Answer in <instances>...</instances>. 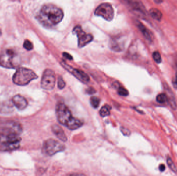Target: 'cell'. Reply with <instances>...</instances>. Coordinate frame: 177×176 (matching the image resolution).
<instances>
[{
  "label": "cell",
  "mask_w": 177,
  "mask_h": 176,
  "mask_svg": "<svg viewBox=\"0 0 177 176\" xmlns=\"http://www.w3.org/2000/svg\"><path fill=\"white\" fill-rule=\"evenodd\" d=\"M137 25L138 28H139L140 31L143 33L144 37L148 40V41L151 42L152 40V37L151 33L150 32L149 30L147 28L144 26L143 24H142L141 22L139 21L137 22Z\"/></svg>",
  "instance_id": "obj_13"
},
{
  "label": "cell",
  "mask_w": 177,
  "mask_h": 176,
  "mask_svg": "<svg viewBox=\"0 0 177 176\" xmlns=\"http://www.w3.org/2000/svg\"><path fill=\"white\" fill-rule=\"evenodd\" d=\"M20 64V57L17 52L7 49L0 53V66L6 68H16Z\"/></svg>",
  "instance_id": "obj_3"
},
{
  "label": "cell",
  "mask_w": 177,
  "mask_h": 176,
  "mask_svg": "<svg viewBox=\"0 0 177 176\" xmlns=\"http://www.w3.org/2000/svg\"><path fill=\"white\" fill-rule=\"evenodd\" d=\"M167 165L169 166V168H170V169L172 171H173L174 173H177V168L175 166V164L174 163V162L172 161V159L170 157H168L167 159Z\"/></svg>",
  "instance_id": "obj_18"
},
{
  "label": "cell",
  "mask_w": 177,
  "mask_h": 176,
  "mask_svg": "<svg viewBox=\"0 0 177 176\" xmlns=\"http://www.w3.org/2000/svg\"><path fill=\"white\" fill-rule=\"evenodd\" d=\"M1 35V29H0V36Z\"/></svg>",
  "instance_id": "obj_29"
},
{
  "label": "cell",
  "mask_w": 177,
  "mask_h": 176,
  "mask_svg": "<svg viewBox=\"0 0 177 176\" xmlns=\"http://www.w3.org/2000/svg\"><path fill=\"white\" fill-rule=\"evenodd\" d=\"M55 113L58 122L69 130L77 129L83 126V122L74 117L71 110L64 103H59L57 104Z\"/></svg>",
  "instance_id": "obj_2"
},
{
  "label": "cell",
  "mask_w": 177,
  "mask_h": 176,
  "mask_svg": "<svg viewBox=\"0 0 177 176\" xmlns=\"http://www.w3.org/2000/svg\"><path fill=\"white\" fill-rule=\"evenodd\" d=\"M150 15L154 19L160 21L162 18V13L158 9L153 8L150 10Z\"/></svg>",
  "instance_id": "obj_14"
},
{
  "label": "cell",
  "mask_w": 177,
  "mask_h": 176,
  "mask_svg": "<svg viewBox=\"0 0 177 176\" xmlns=\"http://www.w3.org/2000/svg\"><path fill=\"white\" fill-rule=\"evenodd\" d=\"M52 130L57 137L62 142H66L67 140V137L64 132L62 128L58 124H54L52 126Z\"/></svg>",
  "instance_id": "obj_12"
},
{
  "label": "cell",
  "mask_w": 177,
  "mask_h": 176,
  "mask_svg": "<svg viewBox=\"0 0 177 176\" xmlns=\"http://www.w3.org/2000/svg\"><path fill=\"white\" fill-rule=\"evenodd\" d=\"M121 132L125 135H129L131 134V132L129 131V130L127 129H126V128H123V127L121 128Z\"/></svg>",
  "instance_id": "obj_23"
},
{
  "label": "cell",
  "mask_w": 177,
  "mask_h": 176,
  "mask_svg": "<svg viewBox=\"0 0 177 176\" xmlns=\"http://www.w3.org/2000/svg\"><path fill=\"white\" fill-rule=\"evenodd\" d=\"M118 93L122 96H127L129 95V92L126 89L123 87H119L118 90Z\"/></svg>",
  "instance_id": "obj_21"
},
{
  "label": "cell",
  "mask_w": 177,
  "mask_h": 176,
  "mask_svg": "<svg viewBox=\"0 0 177 176\" xmlns=\"http://www.w3.org/2000/svg\"><path fill=\"white\" fill-rule=\"evenodd\" d=\"M172 84H173V86L175 88H177V75L175 79H174L173 81H172Z\"/></svg>",
  "instance_id": "obj_26"
},
{
  "label": "cell",
  "mask_w": 177,
  "mask_h": 176,
  "mask_svg": "<svg viewBox=\"0 0 177 176\" xmlns=\"http://www.w3.org/2000/svg\"><path fill=\"white\" fill-rule=\"evenodd\" d=\"M159 169H160V171H165V166L164 164H161L160 165V166H159Z\"/></svg>",
  "instance_id": "obj_27"
},
{
  "label": "cell",
  "mask_w": 177,
  "mask_h": 176,
  "mask_svg": "<svg viewBox=\"0 0 177 176\" xmlns=\"http://www.w3.org/2000/svg\"><path fill=\"white\" fill-rule=\"evenodd\" d=\"M156 100L160 103H164L168 101V97L165 93H161L157 96Z\"/></svg>",
  "instance_id": "obj_16"
},
{
  "label": "cell",
  "mask_w": 177,
  "mask_h": 176,
  "mask_svg": "<svg viewBox=\"0 0 177 176\" xmlns=\"http://www.w3.org/2000/svg\"><path fill=\"white\" fill-rule=\"evenodd\" d=\"M23 47L26 49V50L30 51L33 49V44L29 40H26L23 43Z\"/></svg>",
  "instance_id": "obj_20"
},
{
  "label": "cell",
  "mask_w": 177,
  "mask_h": 176,
  "mask_svg": "<svg viewBox=\"0 0 177 176\" xmlns=\"http://www.w3.org/2000/svg\"><path fill=\"white\" fill-rule=\"evenodd\" d=\"M63 16V12L60 8L52 4H48L42 7L37 19L44 26L51 27L60 22Z\"/></svg>",
  "instance_id": "obj_1"
},
{
  "label": "cell",
  "mask_w": 177,
  "mask_h": 176,
  "mask_svg": "<svg viewBox=\"0 0 177 176\" xmlns=\"http://www.w3.org/2000/svg\"><path fill=\"white\" fill-rule=\"evenodd\" d=\"M38 78L36 73L31 69L20 67L17 69L12 77V81L15 84L25 86L33 80Z\"/></svg>",
  "instance_id": "obj_5"
},
{
  "label": "cell",
  "mask_w": 177,
  "mask_h": 176,
  "mask_svg": "<svg viewBox=\"0 0 177 176\" xmlns=\"http://www.w3.org/2000/svg\"><path fill=\"white\" fill-rule=\"evenodd\" d=\"M0 141H1V137H0Z\"/></svg>",
  "instance_id": "obj_30"
},
{
  "label": "cell",
  "mask_w": 177,
  "mask_h": 176,
  "mask_svg": "<svg viewBox=\"0 0 177 176\" xmlns=\"http://www.w3.org/2000/svg\"><path fill=\"white\" fill-rule=\"evenodd\" d=\"M90 103L91 105L95 109H96L99 107L100 103V99L97 97H91L90 99Z\"/></svg>",
  "instance_id": "obj_17"
},
{
  "label": "cell",
  "mask_w": 177,
  "mask_h": 176,
  "mask_svg": "<svg viewBox=\"0 0 177 176\" xmlns=\"http://www.w3.org/2000/svg\"><path fill=\"white\" fill-rule=\"evenodd\" d=\"M157 3H161L162 0H155Z\"/></svg>",
  "instance_id": "obj_28"
},
{
  "label": "cell",
  "mask_w": 177,
  "mask_h": 176,
  "mask_svg": "<svg viewBox=\"0 0 177 176\" xmlns=\"http://www.w3.org/2000/svg\"><path fill=\"white\" fill-rule=\"evenodd\" d=\"M4 141L0 143V151H12L17 149L20 145L21 138L17 132L6 130Z\"/></svg>",
  "instance_id": "obj_4"
},
{
  "label": "cell",
  "mask_w": 177,
  "mask_h": 176,
  "mask_svg": "<svg viewBox=\"0 0 177 176\" xmlns=\"http://www.w3.org/2000/svg\"><path fill=\"white\" fill-rule=\"evenodd\" d=\"M55 73L53 70L47 69L44 72L41 78V88L47 90H51L55 87Z\"/></svg>",
  "instance_id": "obj_7"
},
{
  "label": "cell",
  "mask_w": 177,
  "mask_h": 176,
  "mask_svg": "<svg viewBox=\"0 0 177 176\" xmlns=\"http://www.w3.org/2000/svg\"><path fill=\"white\" fill-rule=\"evenodd\" d=\"M95 92H96L94 88H92V87H90V88L87 90V93L88 94H94Z\"/></svg>",
  "instance_id": "obj_25"
},
{
  "label": "cell",
  "mask_w": 177,
  "mask_h": 176,
  "mask_svg": "<svg viewBox=\"0 0 177 176\" xmlns=\"http://www.w3.org/2000/svg\"><path fill=\"white\" fill-rule=\"evenodd\" d=\"M73 33L77 35L78 38V46L79 48H83L86 46L93 40V36L91 34H87L83 31L81 26H76L74 28Z\"/></svg>",
  "instance_id": "obj_9"
},
{
  "label": "cell",
  "mask_w": 177,
  "mask_h": 176,
  "mask_svg": "<svg viewBox=\"0 0 177 176\" xmlns=\"http://www.w3.org/2000/svg\"><path fill=\"white\" fill-rule=\"evenodd\" d=\"M65 149V146L63 144L53 139L47 140L44 143L43 146V152L49 156H52Z\"/></svg>",
  "instance_id": "obj_6"
},
{
  "label": "cell",
  "mask_w": 177,
  "mask_h": 176,
  "mask_svg": "<svg viewBox=\"0 0 177 176\" xmlns=\"http://www.w3.org/2000/svg\"><path fill=\"white\" fill-rule=\"evenodd\" d=\"M94 14L96 16L103 18L107 21H112L114 18V9L109 3L101 4L96 8Z\"/></svg>",
  "instance_id": "obj_8"
},
{
  "label": "cell",
  "mask_w": 177,
  "mask_h": 176,
  "mask_svg": "<svg viewBox=\"0 0 177 176\" xmlns=\"http://www.w3.org/2000/svg\"><path fill=\"white\" fill-rule=\"evenodd\" d=\"M12 103L15 105L19 110H23L26 109L28 106L27 100L24 97L21 95H17L15 96L12 99Z\"/></svg>",
  "instance_id": "obj_11"
},
{
  "label": "cell",
  "mask_w": 177,
  "mask_h": 176,
  "mask_svg": "<svg viewBox=\"0 0 177 176\" xmlns=\"http://www.w3.org/2000/svg\"><path fill=\"white\" fill-rule=\"evenodd\" d=\"M63 55L64 57H65L66 59H69V60H72L73 59L72 56L69 54L64 52L63 53Z\"/></svg>",
  "instance_id": "obj_24"
},
{
  "label": "cell",
  "mask_w": 177,
  "mask_h": 176,
  "mask_svg": "<svg viewBox=\"0 0 177 176\" xmlns=\"http://www.w3.org/2000/svg\"><path fill=\"white\" fill-rule=\"evenodd\" d=\"M111 109H112V107L110 105H107V104L104 105L100 110V115L102 117H106V116L109 115Z\"/></svg>",
  "instance_id": "obj_15"
},
{
  "label": "cell",
  "mask_w": 177,
  "mask_h": 176,
  "mask_svg": "<svg viewBox=\"0 0 177 176\" xmlns=\"http://www.w3.org/2000/svg\"><path fill=\"white\" fill-rule=\"evenodd\" d=\"M61 64L66 70L69 71V73H71V74H72L75 77H76L77 79L83 83H87L89 82V76L83 71H81L79 69L73 68L64 62L61 63Z\"/></svg>",
  "instance_id": "obj_10"
},
{
  "label": "cell",
  "mask_w": 177,
  "mask_h": 176,
  "mask_svg": "<svg viewBox=\"0 0 177 176\" xmlns=\"http://www.w3.org/2000/svg\"><path fill=\"white\" fill-rule=\"evenodd\" d=\"M66 83L64 80L62 79V77H58V88L60 90H62L63 88L65 87Z\"/></svg>",
  "instance_id": "obj_22"
},
{
  "label": "cell",
  "mask_w": 177,
  "mask_h": 176,
  "mask_svg": "<svg viewBox=\"0 0 177 176\" xmlns=\"http://www.w3.org/2000/svg\"><path fill=\"white\" fill-rule=\"evenodd\" d=\"M152 56H153V59L158 64H160L162 62V57L159 52L158 51H155L153 52Z\"/></svg>",
  "instance_id": "obj_19"
}]
</instances>
